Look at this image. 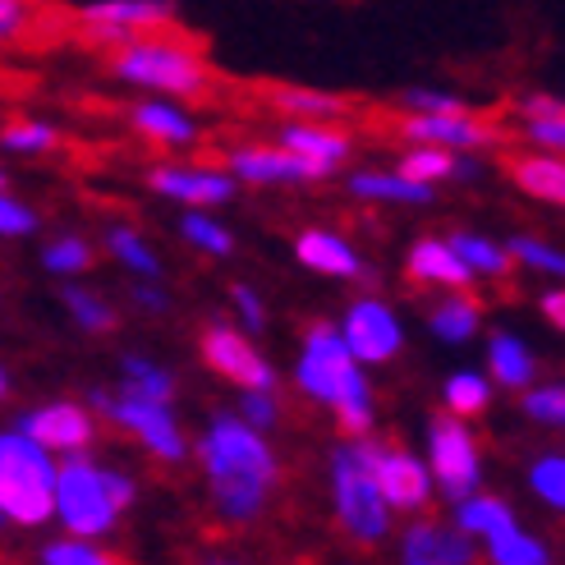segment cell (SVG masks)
Segmentation results:
<instances>
[{
	"mask_svg": "<svg viewBox=\"0 0 565 565\" xmlns=\"http://www.w3.org/2000/svg\"><path fill=\"white\" fill-rule=\"evenodd\" d=\"M198 460L207 473L212 511L225 524H253L276 492V450L263 441V428H253L239 414H216L198 441Z\"/></svg>",
	"mask_w": 565,
	"mask_h": 565,
	"instance_id": "obj_1",
	"label": "cell"
},
{
	"mask_svg": "<svg viewBox=\"0 0 565 565\" xmlns=\"http://www.w3.org/2000/svg\"><path fill=\"white\" fill-rule=\"evenodd\" d=\"M106 74L148 88L157 97H207L216 88V70L207 61V46L184 28H152V33H134L106 51Z\"/></svg>",
	"mask_w": 565,
	"mask_h": 565,
	"instance_id": "obj_2",
	"label": "cell"
},
{
	"mask_svg": "<svg viewBox=\"0 0 565 565\" xmlns=\"http://www.w3.org/2000/svg\"><path fill=\"white\" fill-rule=\"evenodd\" d=\"M295 386L327 405L345 437L373 433V391L363 382V363L345 350L341 331L331 322H313L303 335V354L295 369Z\"/></svg>",
	"mask_w": 565,
	"mask_h": 565,
	"instance_id": "obj_3",
	"label": "cell"
},
{
	"mask_svg": "<svg viewBox=\"0 0 565 565\" xmlns=\"http://www.w3.org/2000/svg\"><path fill=\"white\" fill-rule=\"evenodd\" d=\"M363 437H350L345 446L331 450V501H335V524H341L345 539H354L359 547H377L391 533V505L377 492Z\"/></svg>",
	"mask_w": 565,
	"mask_h": 565,
	"instance_id": "obj_4",
	"label": "cell"
},
{
	"mask_svg": "<svg viewBox=\"0 0 565 565\" xmlns=\"http://www.w3.org/2000/svg\"><path fill=\"white\" fill-rule=\"evenodd\" d=\"M125 511L110 497L106 469H97L93 460L70 456L65 465H55V483H51V520H61L78 539H106L116 529Z\"/></svg>",
	"mask_w": 565,
	"mask_h": 565,
	"instance_id": "obj_5",
	"label": "cell"
},
{
	"mask_svg": "<svg viewBox=\"0 0 565 565\" xmlns=\"http://www.w3.org/2000/svg\"><path fill=\"white\" fill-rule=\"evenodd\" d=\"M93 405L120 423V428L148 450V456L166 460V465H180L189 456V441L180 433V418L171 414V401H143V395H110V391H93Z\"/></svg>",
	"mask_w": 565,
	"mask_h": 565,
	"instance_id": "obj_6",
	"label": "cell"
},
{
	"mask_svg": "<svg viewBox=\"0 0 565 565\" xmlns=\"http://www.w3.org/2000/svg\"><path fill=\"white\" fill-rule=\"evenodd\" d=\"M428 473L433 488L446 492V501H460L483 488V460H478V446L473 433L465 428V418L437 414L428 423Z\"/></svg>",
	"mask_w": 565,
	"mask_h": 565,
	"instance_id": "obj_7",
	"label": "cell"
},
{
	"mask_svg": "<svg viewBox=\"0 0 565 565\" xmlns=\"http://www.w3.org/2000/svg\"><path fill=\"white\" fill-rule=\"evenodd\" d=\"M395 134L405 143H433L450 152H478L505 143V134L478 110H409V116L395 120Z\"/></svg>",
	"mask_w": 565,
	"mask_h": 565,
	"instance_id": "obj_8",
	"label": "cell"
},
{
	"mask_svg": "<svg viewBox=\"0 0 565 565\" xmlns=\"http://www.w3.org/2000/svg\"><path fill=\"white\" fill-rule=\"evenodd\" d=\"M175 23V0H93L74 14V28L97 46H116L134 33Z\"/></svg>",
	"mask_w": 565,
	"mask_h": 565,
	"instance_id": "obj_9",
	"label": "cell"
},
{
	"mask_svg": "<svg viewBox=\"0 0 565 565\" xmlns=\"http://www.w3.org/2000/svg\"><path fill=\"white\" fill-rule=\"evenodd\" d=\"M363 446H369V465H373L377 492H382V501L391 505V515H395V511L414 515V511H423V505L433 501V473H428V465H423L418 456L373 441V433L363 437Z\"/></svg>",
	"mask_w": 565,
	"mask_h": 565,
	"instance_id": "obj_10",
	"label": "cell"
},
{
	"mask_svg": "<svg viewBox=\"0 0 565 565\" xmlns=\"http://www.w3.org/2000/svg\"><path fill=\"white\" fill-rule=\"evenodd\" d=\"M341 341H345V350L359 359V363H369V369H377V363H391L395 354H401V345H405V327H401V318L391 313V308L382 303V299H354L350 308H345V318H341Z\"/></svg>",
	"mask_w": 565,
	"mask_h": 565,
	"instance_id": "obj_11",
	"label": "cell"
},
{
	"mask_svg": "<svg viewBox=\"0 0 565 565\" xmlns=\"http://www.w3.org/2000/svg\"><path fill=\"white\" fill-rule=\"evenodd\" d=\"M198 350H203V363L225 377V382H235L239 391L248 386H258V391H271L276 386V373H271V363L253 350V341L244 331H231V327H207L203 331V341H198Z\"/></svg>",
	"mask_w": 565,
	"mask_h": 565,
	"instance_id": "obj_12",
	"label": "cell"
},
{
	"mask_svg": "<svg viewBox=\"0 0 565 565\" xmlns=\"http://www.w3.org/2000/svg\"><path fill=\"white\" fill-rule=\"evenodd\" d=\"M225 166H231V175L239 184H318L331 175L322 161H308L280 143L276 148H235Z\"/></svg>",
	"mask_w": 565,
	"mask_h": 565,
	"instance_id": "obj_13",
	"label": "cell"
},
{
	"mask_svg": "<svg viewBox=\"0 0 565 565\" xmlns=\"http://www.w3.org/2000/svg\"><path fill=\"white\" fill-rule=\"evenodd\" d=\"M19 433H28L33 441H42L51 456H78V450H88L93 437H97V423L93 414L74 405V401H55V405H42L33 414L19 418Z\"/></svg>",
	"mask_w": 565,
	"mask_h": 565,
	"instance_id": "obj_14",
	"label": "cell"
},
{
	"mask_svg": "<svg viewBox=\"0 0 565 565\" xmlns=\"http://www.w3.org/2000/svg\"><path fill=\"white\" fill-rule=\"evenodd\" d=\"M148 184L161 198H175L184 207H216L235 198V175L231 171H203V166H157Z\"/></svg>",
	"mask_w": 565,
	"mask_h": 565,
	"instance_id": "obj_15",
	"label": "cell"
},
{
	"mask_svg": "<svg viewBox=\"0 0 565 565\" xmlns=\"http://www.w3.org/2000/svg\"><path fill=\"white\" fill-rule=\"evenodd\" d=\"M473 556V539L441 520H414L401 539V561L409 565H469Z\"/></svg>",
	"mask_w": 565,
	"mask_h": 565,
	"instance_id": "obj_16",
	"label": "cell"
},
{
	"mask_svg": "<svg viewBox=\"0 0 565 565\" xmlns=\"http://www.w3.org/2000/svg\"><path fill=\"white\" fill-rule=\"evenodd\" d=\"M405 271L414 286H441V290H469L473 271L465 267V258L446 239H418L405 258Z\"/></svg>",
	"mask_w": 565,
	"mask_h": 565,
	"instance_id": "obj_17",
	"label": "cell"
},
{
	"mask_svg": "<svg viewBox=\"0 0 565 565\" xmlns=\"http://www.w3.org/2000/svg\"><path fill=\"white\" fill-rule=\"evenodd\" d=\"M295 258L308 271L331 276V280H359V276H369V271H363V258L354 253V244L341 239L335 231H303L295 239Z\"/></svg>",
	"mask_w": 565,
	"mask_h": 565,
	"instance_id": "obj_18",
	"label": "cell"
},
{
	"mask_svg": "<svg viewBox=\"0 0 565 565\" xmlns=\"http://www.w3.org/2000/svg\"><path fill=\"white\" fill-rule=\"evenodd\" d=\"M280 148H290L308 161H322L327 171H335V166L354 152V138L345 129L327 125V120H290L286 129H280Z\"/></svg>",
	"mask_w": 565,
	"mask_h": 565,
	"instance_id": "obj_19",
	"label": "cell"
},
{
	"mask_svg": "<svg viewBox=\"0 0 565 565\" xmlns=\"http://www.w3.org/2000/svg\"><path fill=\"white\" fill-rule=\"evenodd\" d=\"M505 175L511 184L539 203H565V161L561 152H524V157H505Z\"/></svg>",
	"mask_w": 565,
	"mask_h": 565,
	"instance_id": "obj_20",
	"label": "cell"
},
{
	"mask_svg": "<svg viewBox=\"0 0 565 565\" xmlns=\"http://www.w3.org/2000/svg\"><path fill=\"white\" fill-rule=\"evenodd\" d=\"M129 120H134V129L143 134V138H152V143H166V148H189L193 138H198V129H193V120L184 116V110L175 102H161V97L129 106Z\"/></svg>",
	"mask_w": 565,
	"mask_h": 565,
	"instance_id": "obj_21",
	"label": "cell"
},
{
	"mask_svg": "<svg viewBox=\"0 0 565 565\" xmlns=\"http://www.w3.org/2000/svg\"><path fill=\"white\" fill-rule=\"evenodd\" d=\"M515 524L520 520H515L511 505H505L501 497H488L483 488L456 501V529L465 533V539H473V543H488V539H497V533L515 529Z\"/></svg>",
	"mask_w": 565,
	"mask_h": 565,
	"instance_id": "obj_22",
	"label": "cell"
},
{
	"mask_svg": "<svg viewBox=\"0 0 565 565\" xmlns=\"http://www.w3.org/2000/svg\"><path fill=\"white\" fill-rule=\"evenodd\" d=\"M350 193L363 198V203H401V207L433 203V184H418L401 171H359L350 175Z\"/></svg>",
	"mask_w": 565,
	"mask_h": 565,
	"instance_id": "obj_23",
	"label": "cell"
},
{
	"mask_svg": "<svg viewBox=\"0 0 565 565\" xmlns=\"http://www.w3.org/2000/svg\"><path fill=\"white\" fill-rule=\"evenodd\" d=\"M488 369H492V382L505 386V391H524L533 377H539V359L533 350L511 331H497L488 341Z\"/></svg>",
	"mask_w": 565,
	"mask_h": 565,
	"instance_id": "obj_24",
	"label": "cell"
},
{
	"mask_svg": "<svg viewBox=\"0 0 565 565\" xmlns=\"http://www.w3.org/2000/svg\"><path fill=\"white\" fill-rule=\"evenodd\" d=\"M0 473H14V478H33V483L51 488L55 483V456L33 441L28 433H0Z\"/></svg>",
	"mask_w": 565,
	"mask_h": 565,
	"instance_id": "obj_25",
	"label": "cell"
},
{
	"mask_svg": "<svg viewBox=\"0 0 565 565\" xmlns=\"http://www.w3.org/2000/svg\"><path fill=\"white\" fill-rule=\"evenodd\" d=\"M0 515L10 524H23V529L46 524L51 520V488L33 483V478L0 473Z\"/></svg>",
	"mask_w": 565,
	"mask_h": 565,
	"instance_id": "obj_26",
	"label": "cell"
},
{
	"mask_svg": "<svg viewBox=\"0 0 565 565\" xmlns=\"http://www.w3.org/2000/svg\"><path fill=\"white\" fill-rule=\"evenodd\" d=\"M267 102L271 110H286L295 120H341L354 110L350 97H335V93H318V88H267Z\"/></svg>",
	"mask_w": 565,
	"mask_h": 565,
	"instance_id": "obj_27",
	"label": "cell"
},
{
	"mask_svg": "<svg viewBox=\"0 0 565 565\" xmlns=\"http://www.w3.org/2000/svg\"><path fill=\"white\" fill-rule=\"evenodd\" d=\"M433 331L441 335V341H450V345H460V341H469V335L483 327V308H478V299L473 295H465V290H450L437 308H433Z\"/></svg>",
	"mask_w": 565,
	"mask_h": 565,
	"instance_id": "obj_28",
	"label": "cell"
},
{
	"mask_svg": "<svg viewBox=\"0 0 565 565\" xmlns=\"http://www.w3.org/2000/svg\"><path fill=\"white\" fill-rule=\"evenodd\" d=\"M446 244L460 253V258H465V267H469L473 276H488V280H505V276H511V271L520 267V263H515V258H511V253H505L501 244H492V239H483V235L456 231V235H450Z\"/></svg>",
	"mask_w": 565,
	"mask_h": 565,
	"instance_id": "obj_29",
	"label": "cell"
},
{
	"mask_svg": "<svg viewBox=\"0 0 565 565\" xmlns=\"http://www.w3.org/2000/svg\"><path fill=\"white\" fill-rule=\"evenodd\" d=\"M441 401H446V414L473 418V414H483L492 405V382L483 373H456V377H446Z\"/></svg>",
	"mask_w": 565,
	"mask_h": 565,
	"instance_id": "obj_30",
	"label": "cell"
},
{
	"mask_svg": "<svg viewBox=\"0 0 565 565\" xmlns=\"http://www.w3.org/2000/svg\"><path fill=\"white\" fill-rule=\"evenodd\" d=\"M483 547H488V556H492L497 565H547V561H552L547 543L533 539V533H524L520 524L505 529V533H497V539H488Z\"/></svg>",
	"mask_w": 565,
	"mask_h": 565,
	"instance_id": "obj_31",
	"label": "cell"
},
{
	"mask_svg": "<svg viewBox=\"0 0 565 565\" xmlns=\"http://www.w3.org/2000/svg\"><path fill=\"white\" fill-rule=\"evenodd\" d=\"M106 248L116 253V258H120L134 276H143V280H157V276H161V258L152 253V244L138 235V231H129V225H116V231L106 235Z\"/></svg>",
	"mask_w": 565,
	"mask_h": 565,
	"instance_id": "obj_32",
	"label": "cell"
},
{
	"mask_svg": "<svg viewBox=\"0 0 565 565\" xmlns=\"http://www.w3.org/2000/svg\"><path fill=\"white\" fill-rule=\"evenodd\" d=\"M0 148L23 152V157L55 152V148H61V129L46 125V120H10L6 129H0Z\"/></svg>",
	"mask_w": 565,
	"mask_h": 565,
	"instance_id": "obj_33",
	"label": "cell"
},
{
	"mask_svg": "<svg viewBox=\"0 0 565 565\" xmlns=\"http://www.w3.org/2000/svg\"><path fill=\"white\" fill-rule=\"evenodd\" d=\"M125 395H143V401H175V377L148 359H125Z\"/></svg>",
	"mask_w": 565,
	"mask_h": 565,
	"instance_id": "obj_34",
	"label": "cell"
},
{
	"mask_svg": "<svg viewBox=\"0 0 565 565\" xmlns=\"http://www.w3.org/2000/svg\"><path fill=\"white\" fill-rule=\"evenodd\" d=\"M180 235L193 244V248H203V253H212V258H225V253L235 248V235L225 231L221 221H212L203 207H189L184 216H180Z\"/></svg>",
	"mask_w": 565,
	"mask_h": 565,
	"instance_id": "obj_35",
	"label": "cell"
},
{
	"mask_svg": "<svg viewBox=\"0 0 565 565\" xmlns=\"http://www.w3.org/2000/svg\"><path fill=\"white\" fill-rule=\"evenodd\" d=\"M450 148H433V143H409V152L401 157V166L395 171L401 175H409V180H418V184H441V180H450Z\"/></svg>",
	"mask_w": 565,
	"mask_h": 565,
	"instance_id": "obj_36",
	"label": "cell"
},
{
	"mask_svg": "<svg viewBox=\"0 0 565 565\" xmlns=\"http://www.w3.org/2000/svg\"><path fill=\"white\" fill-rule=\"evenodd\" d=\"M65 295V308H70V318L83 327V331H93V335H106L110 327H116V308H110L97 290H83V286H70L61 290Z\"/></svg>",
	"mask_w": 565,
	"mask_h": 565,
	"instance_id": "obj_37",
	"label": "cell"
},
{
	"mask_svg": "<svg viewBox=\"0 0 565 565\" xmlns=\"http://www.w3.org/2000/svg\"><path fill=\"white\" fill-rule=\"evenodd\" d=\"M46 14H51V10L38 6V0H0V46L42 33V19H46Z\"/></svg>",
	"mask_w": 565,
	"mask_h": 565,
	"instance_id": "obj_38",
	"label": "cell"
},
{
	"mask_svg": "<svg viewBox=\"0 0 565 565\" xmlns=\"http://www.w3.org/2000/svg\"><path fill=\"white\" fill-rule=\"evenodd\" d=\"M42 267H46L51 276H78V271H88V267H93V244L78 239V235L51 239V244L42 248Z\"/></svg>",
	"mask_w": 565,
	"mask_h": 565,
	"instance_id": "obj_39",
	"label": "cell"
},
{
	"mask_svg": "<svg viewBox=\"0 0 565 565\" xmlns=\"http://www.w3.org/2000/svg\"><path fill=\"white\" fill-rule=\"evenodd\" d=\"M38 556L46 565H110V552L97 547V539H78V533H70L61 543H46Z\"/></svg>",
	"mask_w": 565,
	"mask_h": 565,
	"instance_id": "obj_40",
	"label": "cell"
},
{
	"mask_svg": "<svg viewBox=\"0 0 565 565\" xmlns=\"http://www.w3.org/2000/svg\"><path fill=\"white\" fill-rule=\"evenodd\" d=\"M524 414L543 428H561L565 423V386L561 382H547V386H524Z\"/></svg>",
	"mask_w": 565,
	"mask_h": 565,
	"instance_id": "obj_41",
	"label": "cell"
},
{
	"mask_svg": "<svg viewBox=\"0 0 565 565\" xmlns=\"http://www.w3.org/2000/svg\"><path fill=\"white\" fill-rule=\"evenodd\" d=\"M529 488L539 492L543 505H552V511H561L565 505V460L561 456H539L529 469Z\"/></svg>",
	"mask_w": 565,
	"mask_h": 565,
	"instance_id": "obj_42",
	"label": "cell"
},
{
	"mask_svg": "<svg viewBox=\"0 0 565 565\" xmlns=\"http://www.w3.org/2000/svg\"><path fill=\"white\" fill-rule=\"evenodd\" d=\"M505 253H511L515 263L533 267V271H547V276H561V271H565V253H561V248H552L547 239L520 235V239H511V244H505Z\"/></svg>",
	"mask_w": 565,
	"mask_h": 565,
	"instance_id": "obj_43",
	"label": "cell"
},
{
	"mask_svg": "<svg viewBox=\"0 0 565 565\" xmlns=\"http://www.w3.org/2000/svg\"><path fill=\"white\" fill-rule=\"evenodd\" d=\"M524 138L543 152H561L565 148V110H552V116H524Z\"/></svg>",
	"mask_w": 565,
	"mask_h": 565,
	"instance_id": "obj_44",
	"label": "cell"
},
{
	"mask_svg": "<svg viewBox=\"0 0 565 565\" xmlns=\"http://www.w3.org/2000/svg\"><path fill=\"white\" fill-rule=\"evenodd\" d=\"M38 231V212L19 203V198H10L6 189H0V235L6 239H19V235H33Z\"/></svg>",
	"mask_w": 565,
	"mask_h": 565,
	"instance_id": "obj_45",
	"label": "cell"
},
{
	"mask_svg": "<svg viewBox=\"0 0 565 565\" xmlns=\"http://www.w3.org/2000/svg\"><path fill=\"white\" fill-rule=\"evenodd\" d=\"M239 418L244 423H253V428H276V418H280V409H276V395L271 391H258V386H248L244 391V401H239Z\"/></svg>",
	"mask_w": 565,
	"mask_h": 565,
	"instance_id": "obj_46",
	"label": "cell"
},
{
	"mask_svg": "<svg viewBox=\"0 0 565 565\" xmlns=\"http://www.w3.org/2000/svg\"><path fill=\"white\" fill-rule=\"evenodd\" d=\"M401 102H405V110H473L465 97H456V93H437V88H409Z\"/></svg>",
	"mask_w": 565,
	"mask_h": 565,
	"instance_id": "obj_47",
	"label": "cell"
},
{
	"mask_svg": "<svg viewBox=\"0 0 565 565\" xmlns=\"http://www.w3.org/2000/svg\"><path fill=\"white\" fill-rule=\"evenodd\" d=\"M231 299H235V313H239V327H244V331H263V327H267L263 295H253L248 286H235Z\"/></svg>",
	"mask_w": 565,
	"mask_h": 565,
	"instance_id": "obj_48",
	"label": "cell"
},
{
	"mask_svg": "<svg viewBox=\"0 0 565 565\" xmlns=\"http://www.w3.org/2000/svg\"><path fill=\"white\" fill-rule=\"evenodd\" d=\"M478 175H483V161H478V152H456V157H450V180L473 184Z\"/></svg>",
	"mask_w": 565,
	"mask_h": 565,
	"instance_id": "obj_49",
	"label": "cell"
},
{
	"mask_svg": "<svg viewBox=\"0 0 565 565\" xmlns=\"http://www.w3.org/2000/svg\"><path fill=\"white\" fill-rule=\"evenodd\" d=\"M134 303H138V308H152V313H166V308H171V299H166L157 286H148V280L134 290Z\"/></svg>",
	"mask_w": 565,
	"mask_h": 565,
	"instance_id": "obj_50",
	"label": "cell"
},
{
	"mask_svg": "<svg viewBox=\"0 0 565 565\" xmlns=\"http://www.w3.org/2000/svg\"><path fill=\"white\" fill-rule=\"evenodd\" d=\"M543 318H547L556 331L565 327V295H561V290H547V295H543Z\"/></svg>",
	"mask_w": 565,
	"mask_h": 565,
	"instance_id": "obj_51",
	"label": "cell"
},
{
	"mask_svg": "<svg viewBox=\"0 0 565 565\" xmlns=\"http://www.w3.org/2000/svg\"><path fill=\"white\" fill-rule=\"evenodd\" d=\"M6 391H10V377H6V369H0V401H6Z\"/></svg>",
	"mask_w": 565,
	"mask_h": 565,
	"instance_id": "obj_52",
	"label": "cell"
},
{
	"mask_svg": "<svg viewBox=\"0 0 565 565\" xmlns=\"http://www.w3.org/2000/svg\"><path fill=\"white\" fill-rule=\"evenodd\" d=\"M0 189H6V171H0Z\"/></svg>",
	"mask_w": 565,
	"mask_h": 565,
	"instance_id": "obj_53",
	"label": "cell"
},
{
	"mask_svg": "<svg viewBox=\"0 0 565 565\" xmlns=\"http://www.w3.org/2000/svg\"><path fill=\"white\" fill-rule=\"evenodd\" d=\"M0 524H6V515H0Z\"/></svg>",
	"mask_w": 565,
	"mask_h": 565,
	"instance_id": "obj_54",
	"label": "cell"
}]
</instances>
